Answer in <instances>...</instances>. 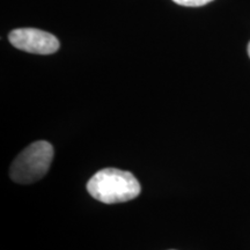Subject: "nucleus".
<instances>
[{
    "label": "nucleus",
    "mask_w": 250,
    "mask_h": 250,
    "mask_svg": "<svg viewBox=\"0 0 250 250\" xmlns=\"http://www.w3.org/2000/svg\"><path fill=\"white\" fill-rule=\"evenodd\" d=\"M87 191L104 204L129 202L139 196L142 187L130 171L104 168L93 175L87 183Z\"/></svg>",
    "instance_id": "1"
},
{
    "label": "nucleus",
    "mask_w": 250,
    "mask_h": 250,
    "mask_svg": "<svg viewBox=\"0 0 250 250\" xmlns=\"http://www.w3.org/2000/svg\"><path fill=\"white\" fill-rule=\"evenodd\" d=\"M54 159V147L45 140L30 144L11 166L9 175L17 183L29 184L45 176Z\"/></svg>",
    "instance_id": "2"
},
{
    "label": "nucleus",
    "mask_w": 250,
    "mask_h": 250,
    "mask_svg": "<svg viewBox=\"0 0 250 250\" xmlns=\"http://www.w3.org/2000/svg\"><path fill=\"white\" fill-rule=\"evenodd\" d=\"M9 43L19 50L36 55H51L58 51L57 37L36 28H19L9 33Z\"/></svg>",
    "instance_id": "3"
},
{
    "label": "nucleus",
    "mask_w": 250,
    "mask_h": 250,
    "mask_svg": "<svg viewBox=\"0 0 250 250\" xmlns=\"http://www.w3.org/2000/svg\"><path fill=\"white\" fill-rule=\"evenodd\" d=\"M175 4L186 6V7H201V6L208 5L213 0H173Z\"/></svg>",
    "instance_id": "4"
},
{
    "label": "nucleus",
    "mask_w": 250,
    "mask_h": 250,
    "mask_svg": "<svg viewBox=\"0 0 250 250\" xmlns=\"http://www.w3.org/2000/svg\"><path fill=\"white\" fill-rule=\"evenodd\" d=\"M248 55H249V57H250V42H249V44H248Z\"/></svg>",
    "instance_id": "5"
}]
</instances>
